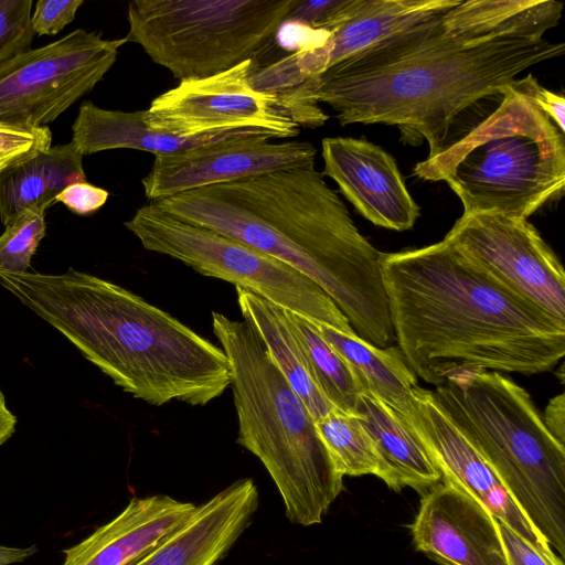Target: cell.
Listing matches in <instances>:
<instances>
[{
    "label": "cell",
    "mask_w": 565,
    "mask_h": 565,
    "mask_svg": "<svg viewBox=\"0 0 565 565\" xmlns=\"http://www.w3.org/2000/svg\"><path fill=\"white\" fill-rule=\"evenodd\" d=\"M444 14L318 75V103L342 126L385 124L405 142L425 139L433 158L470 132L472 115L500 104L522 72L564 53L544 38L457 39L444 31Z\"/></svg>",
    "instance_id": "obj_1"
},
{
    "label": "cell",
    "mask_w": 565,
    "mask_h": 565,
    "mask_svg": "<svg viewBox=\"0 0 565 565\" xmlns=\"http://www.w3.org/2000/svg\"><path fill=\"white\" fill-rule=\"evenodd\" d=\"M153 203L290 265L328 294L360 338L379 348L394 342L384 253L359 232L315 168L257 174Z\"/></svg>",
    "instance_id": "obj_2"
},
{
    "label": "cell",
    "mask_w": 565,
    "mask_h": 565,
    "mask_svg": "<svg viewBox=\"0 0 565 565\" xmlns=\"http://www.w3.org/2000/svg\"><path fill=\"white\" fill-rule=\"evenodd\" d=\"M382 277L397 347L439 386L466 371L533 375L565 355V322L493 281L450 244L384 253Z\"/></svg>",
    "instance_id": "obj_3"
},
{
    "label": "cell",
    "mask_w": 565,
    "mask_h": 565,
    "mask_svg": "<svg viewBox=\"0 0 565 565\" xmlns=\"http://www.w3.org/2000/svg\"><path fill=\"white\" fill-rule=\"evenodd\" d=\"M0 285L135 398L204 406L231 384L221 348L117 284L70 268L0 271Z\"/></svg>",
    "instance_id": "obj_4"
},
{
    "label": "cell",
    "mask_w": 565,
    "mask_h": 565,
    "mask_svg": "<svg viewBox=\"0 0 565 565\" xmlns=\"http://www.w3.org/2000/svg\"><path fill=\"white\" fill-rule=\"evenodd\" d=\"M212 329L230 364L237 443L264 465L291 523H321L343 490V477L319 439L308 408L250 323L212 311Z\"/></svg>",
    "instance_id": "obj_5"
},
{
    "label": "cell",
    "mask_w": 565,
    "mask_h": 565,
    "mask_svg": "<svg viewBox=\"0 0 565 565\" xmlns=\"http://www.w3.org/2000/svg\"><path fill=\"white\" fill-rule=\"evenodd\" d=\"M431 392L564 562L565 445L550 433L529 392L493 371L458 373Z\"/></svg>",
    "instance_id": "obj_6"
},
{
    "label": "cell",
    "mask_w": 565,
    "mask_h": 565,
    "mask_svg": "<svg viewBox=\"0 0 565 565\" xmlns=\"http://www.w3.org/2000/svg\"><path fill=\"white\" fill-rule=\"evenodd\" d=\"M414 173L445 181L463 214L527 220L564 190V134L510 85L487 118L444 152L418 162Z\"/></svg>",
    "instance_id": "obj_7"
},
{
    "label": "cell",
    "mask_w": 565,
    "mask_h": 565,
    "mask_svg": "<svg viewBox=\"0 0 565 565\" xmlns=\"http://www.w3.org/2000/svg\"><path fill=\"white\" fill-rule=\"evenodd\" d=\"M296 0H134L127 42L180 82L259 61Z\"/></svg>",
    "instance_id": "obj_8"
},
{
    "label": "cell",
    "mask_w": 565,
    "mask_h": 565,
    "mask_svg": "<svg viewBox=\"0 0 565 565\" xmlns=\"http://www.w3.org/2000/svg\"><path fill=\"white\" fill-rule=\"evenodd\" d=\"M149 252L247 289L285 310L353 331L328 294L290 265L215 231L184 222L151 202L124 223Z\"/></svg>",
    "instance_id": "obj_9"
},
{
    "label": "cell",
    "mask_w": 565,
    "mask_h": 565,
    "mask_svg": "<svg viewBox=\"0 0 565 565\" xmlns=\"http://www.w3.org/2000/svg\"><path fill=\"white\" fill-rule=\"evenodd\" d=\"M126 39L76 29L0 66V124L41 128L89 93L115 64Z\"/></svg>",
    "instance_id": "obj_10"
},
{
    "label": "cell",
    "mask_w": 565,
    "mask_h": 565,
    "mask_svg": "<svg viewBox=\"0 0 565 565\" xmlns=\"http://www.w3.org/2000/svg\"><path fill=\"white\" fill-rule=\"evenodd\" d=\"M444 241L493 281L565 322L564 267L526 218L462 214Z\"/></svg>",
    "instance_id": "obj_11"
},
{
    "label": "cell",
    "mask_w": 565,
    "mask_h": 565,
    "mask_svg": "<svg viewBox=\"0 0 565 565\" xmlns=\"http://www.w3.org/2000/svg\"><path fill=\"white\" fill-rule=\"evenodd\" d=\"M254 61L223 73L180 82L156 97L145 110L153 130L180 137H200L232 130H257L273 138H294L299 127L276 102L249 81Z\"/></svg>",
    "instance_id": "obj_12"
},
{
    "label": "cell",
    "mask_w": 565,
    "mask_h": 565,
    "mask_svg": "<svg viewBox=\"0 0 565 565\" xmlns=\"http://www.w3.org/2000/svg\"><path fill=\"white\" fill-rule=\"evenodd\" d=\"M271 139L267 132L250 131L221 142L154 156L149 173L141 180L145 195L158 202L257 174L315 168L317 150L311 142H271Z\"/></svg>",
    "instance_id": "obj_13"
},
{
    "label": "cell",
    "mask_w": 565,
    "mask_h": 565,
    "mask_svg": "<svg viewBox=\"0 0 565 565\" xmlns=\"http://www.w3.org/2000/svg\"><path fill=\"white\" fill-rule=\"evenodd\" d=\"M403 417L439 470L443 481L472 495L498 521L546 557L563 562L532 526L478 450L446 415L430 390L417 386L412 411Z\"/></svg>",
    "instance_id": "obj_14"
},
{
    "label": "cell",
    "mask_w": 565,
    "mask_h": 565,
    "mask_svg": "<svg viewBox=\"0 0 565 565\" xmlns=\"http://www.w3.org/2000/svg\"><path fill=\"white\" fill-rule=\"evenodd\" d=\"M409 527L415 548L441 565H508L498 520L452 483L422 493Z\"/></svg>",
    "instance_id": "obj_15"
},
{
    "label": "cell",
    "mask_w": 565,
    "mask_h": 565,
    "mask_svg": "<svg viewBox=\"0 0 565 565\" xmlns=\"http://www.w3.org/2000/svg\"><path fill=\"white\" fill-rule=\"evenodd\" d=\"M323 173L366 220L376 226L411 230L419 206L408 192L391 153L365 139L328 137L322 140Z\"/></svg>",
    "instance_id": "obj_16"
},
{
    "label": "cell",
    "mask_w": 565,
    "mask_h": 565,
    "mask_svg": "<svg viewBox=\"0 0 565 565\" xmlns=\"http://www.w3.org/2000/svg\"><path fill=\"white\" fill-rule=\"evenodd\" d=\"M259 494L253 479L234 481L129 565H216L250 525Z\"/></svg>",
    "instance_id": "obj_17"
},
{
    "label": "cell",
    "mask_w": 565,
    "mask_h": 565,
    "mask_svg": "<svg viewBox=\"0 0 565 565\" xmlns=\"http://www.w3.org/2000/svg\"><path fill=\"white\" fill-rule=\"evenodd\" d=\"M460 0H355L352 11L327 40L300 49V62L311 76L364 53L380 43L435 17Z\"/></svg>",
    "instance_id": "obj_18"
},
{
    "label": "cell",
    "mask_w": 565,
    "mask_h": 565,
    "mask_svg": "<svg viewBox=\"0 0 565 565\" xmlns=\"http://www.w3.org/2000/svg\"><path fill=\"white\" fill-rule=\"evenodd\" d=\"M195 507L167 494L135 497L117 516L64 550L62 565H129L180 525Z\"/></svg>",
    "instance_id": "obj_19"
},
{
    "label": "cell",
    "mask_w": 565,
    "mask_h": 565,
    "mask_svg": "<svg viewBox=\"0 0 565 565\" xmlns=\"http://www.w3.org/2000/svg\"><path fill=\"white\" fill-rule=\"evenodd\" d=\"M250 131L257 130L180 137L150 128L145 119V110H109L85 102L72 126L71 142L83 157L113 149H135L160 156L237 138Z\"/></svg>",
    "instance_id": "obj_20"
},
{
    "label": "cell",
    "mask_w": 565,
    "mask_h": 565,
    "mask_svg": "<svg viewBox=\"0 0 565 565\" xmlns=\"http://www.w3.org/2000/svg\"><path fill=\"white\" fill-rule=\"evenodd\" d=\"M79 181H86L83 156L71 141L0 169L2 224L29 211L45 213L66 186Z\"/></svg>",
    "instance_id": "obj_21"
},
{
    "label": "cell",
    "mask_w": 565,
    "mask_h": 565,
    "mask_svg": "<svg viewBox=\"0 0 565 565\" xmlns=\"http://www.w3.org/2000/svg\"><path fill=\"white\" fill-rule=\"evenodd\" d=\"M356 414L375 443L383 463L380 479L388 488H412L422 494L440 482L439 470L398 412L361 392Z\"/></svg>",
    "instance_id": "obj_22"
},
{
    "label": "cell",
    "mask_w": 565,
    "mask_h": 565,
    "mask_svg": "<svg viewBox=\"0 0 565 565\" xmlns=\"http://www.w3.org/2000/svg\"><path fill=\"white\" fill-rule=\"evenodd\" d=\"M563 7L551 0H460L441 17V24L447 34L461 40H539L557 25Z\"/></svg>",
    "instance_id": "obj_23"
},
{
    "label": "cell",
    "mask_w": 565,
    "mask_h": 565,
    "mask_svg": "<svg viewBox=\"0 0 565 565\" xmlns=\"http://www.w3.org/2000/svg\"><path fill=\"white\" fill-rule=\"evenodd\" d=\"M319 334L347 361L361 392H369L402 416L412 411L417 376L398 347H375L354 331L312 321Z\"/></svg>",
    "instance_id": "obj_24"
},
{
    "label": "cell",
    "mask_w": 565,
    "mask_h": 565,
    "mask_svg": "<svg viewBox=\"0 0 565 565\" xmlns=\"http://www.w3.org/2000/svg\"><path fill=\"white\" fill-rule=\"evenodd\" d=\"M235 289L242 317L253 326L270 359L301 398L313 420L328 414L333 406L312 377L286 310L247 289L238 286Z\"/></svg>",
    "instance_id": "obj_25"
},
{
    "label": "cell",
    "mask_w": 565,
    "mask_h": 565,
    "mask_svg": "<svg viewBox=\"0 0 565 565\" xmlns=\"http://www.w3.org/2000/svg\"><path fill=\"white\" fill-rule=\"evenodd\" d=\"M317 76L302 70L295 51L263 66L254 61L249 81L255 90L271 97L299 128H316L328 120L315 96Z\"/></svg>",
    "instance_id": "obj_26"
},
{
    "label": "cell",
    "mask_w": 565,
    "mask_h": 565,
    "mask_svg": "<svg viewBox=\"0 0 565 565\" xmlns=\"http://www.w3.org/2000/svg\"><path fill=\"white\" fill-rule=\"evenodd\" d=\"M318 387L331 405L356 414L361 388L347 361L319 334L311 320L286 310Z\"/></svg>",
    "instance_id": "obj_27"
},
{
    "label": "cell",
    "mask_w": 565,
    "mask_h": 565,
    "mask_svg": "<svg viewBox=\"0 0 565 565\" xmlns=\"http://www.w3.org/2000/svg\"><path fill=\"white\" fill-rule=\"evenodd\" d=\"M315 428L334 469L342 477H381L382 459L359 415L333 407L328 414L315 420Z\"/></svg>",
    "instance_id": "obj_28"
},
{
    "label": "cell",
    "mask_w": 565,
    "mask_h": 565,
    "mask_svg": "<svg viewBox=\"0 0 565 565\" xmlns=\"http://www.w3.org/2000/svg\"><path fill=\"white\" fill-rule=\"evenodd\" d=\"M45 232V213L40 212L29 211L6 225L0 235V271H28Z\"/></svg>",
    "instance_id": "obj_29"
},
{
    "label": "cell",
    "mask_w": 565,
    "mask_h": 565,
    "mask_svg": "<svg viewBox=\"0 0 565 565\" xmlns=\"http://www.w3.org/2000/svg\"><path fill=\"white\" fill-rule=\"evenodd\" d=\"M33 0H0V66L31 49Z\"/></svg>",
    "instance_id": "obj_30"
},
{
    "label": "cell",
    "mask_w": 565,
    "mask_h": 565,
    "mask_svg": "<svg viewBox=\"0 0 565 565\" xmlns=\"http://www.w3.org/2000/svg\"><path fill=\"white\" fill-rule=\"evenodd\" d=\"M51 143L47 126L20 128L0 124V169L47 149Z\"/></svg>",
    "instance_id": "obj_31"
},
{
    "label": "cell",
    "mask_w": 565,
    "mask_h": 565,
    "mask_svg": "<svg viewBox=\"0 0 565 565\" xmlns=\"http://www.w3.org/2000/svg\"><path fill=\"white\" fill-rule=\"evenodd\" d=\"M352 0H296L286 22L330 33L345 18Z\"/></svg>",
    "instance_id": "obj_32"
},
{
    "label": "cell",
    "mask_w": 565,
    "mask_h": 565,
    "mask_svg": "<svg viewBox=\"0 0 565 565\" xmlns=\"http://www.w3.org/2000/svg\"><path fill=\"white\" fill-rule=\"evenodd\" d=\"M83 0H38L31 15L34 35H54L70 24Z\"/></svg>",
    "instance_id": "obj_33"
},
{
    "label": "cell",
    "mask_w": 565,
    "mask_h": 565,
    "mask_svg": "<svg viewBox=\"0 0 565 565\" xmlns=\"http://www.w3.org/2000/svg\"><path fill=\"white\" fill-rule=\"evenodd\" d=\"M511 87L531 99L564 134L565 99L562 95L543 87L532 74L516 78Z\"/></svg>",
    "instance_id": "obj_34"
},
{
    "label": "cell",
    "mask_w": 565,
    "mask_h": 565,
    "mask_svg": "<svg viewBox=\"0 0 565 565\" xmlns=\"http://www.w3.org/2000/svg\"><path fill=\"white\" fill-rule=\"evenodd\" d=\"M109 193L86 181L74 182L66 186L56 198L68 210L78 215H88L99 210L107 201Z\"/></svg>",
    "instance_id": "obj_35"
},
{
    "label": "cell",
    "mask_w": 565,
    "mask_h": 565,
    "mask_svg": "<svg viewBox=\"0 0 565 565\" xmlns=\"http://www.w3.org/2000/svg\"><path fill=\"white\" fill-rule=\"evenodd\" d=\"M498 529L508 565H565L546 557L503 522L498 521Z\"/></svg>",
    "instance_id": "obj_36"
},
{
    "label": "cell",
    "mask_w": 565,
    "mask_h": 565,
    "mask_svg": "<svg viewBox=\"0 0 565 565\" xmlns=\"http://www.w3.org/2000/svg\"><path fill=\"white\" fill-rule=\"evenodd\" d=\"M543 420L550 433L565 445V395L561 393L550 399Z\"/></svg>",
    "instance_id": "obj_37"
},
{
    "label": "cell",
    "mask_w": 565,
    "mask_h": 565,
    "mask_svg": "<svg viewBox=\"0 0 565 565\" xmlns=\"http://www.w3.org/2000/svg\"><path fill=\"white\" fill-rule=\"evenodd\" d=\"M17 417L6 405V398L0 390V446L6 443L14 433Z\"/></svg>",
    "instance_id": "obj_38"
},
{
    "label": "cell",
    "mask_w": 565,
    "mask_h": 565,
    "mask_svg": "<svg viewBox=\"0 0 565 565\" xmlns=\"http://www.w3.org/2000/svg\"><path fill=\"white\" fill-rule=\"evenodd\" d=\"M36 552V547H13L0 545V565H11L20 563L32 556Z\"/></svg>",
    "instance_id": "obj_39"
}]
</instances>
